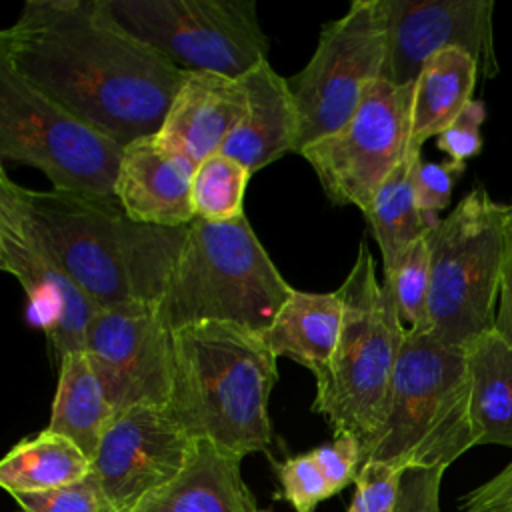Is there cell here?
I'll return each instance as SVG.
<instances>
[{"instance_id":"cell-2","label":"cell","mask_w":512,"mask_h":512,"mask_svg":"<svg viewBox=\"0 0 512 512\" xmlns=\"http://www.w3.org/2000/svg\"><path fill=\"white\" fill-rule=\"evenodd\" d=\"M8 196L98 310L152 306L162 298L188 226L132 220L116 198L30 190L0 170Z\"/></svg>"},{"instance_id":"cell-32","label":"cell","mask_w":512,"mask_h":512,"mask_svg":"<svg viewBox=\"0 0 512 512\" xmlns=\"http://www.w3.org/2000/svg\"><path fill=\"white\" fill-rule=\"evenodd\" d=\"M486 118V108L482 100H470L464 110L436 136V146L450 160L464 162L478 156L482 150L480 128Z\"/></svg>"},{"instance_id":"cell-16","label":"cell","mask_w":512,"mask_h":512,"mask_svg":"<svg viewBox=\"0 0 512 512\" xmlns=\"http://www.w3.org/2000/svg\"><path fill=\"white\" fill-rule=\"evenodd\" d=\"M196 162L164 144L156 134L124 146L114 198L142 224L178 228L194 218L192 182Z\"/></svg>"},{"instance_id":"cell-23","label":"cell","mask_w":512,"mask_h":512,"mask_svg":"<svg viewBox=\"0 0 512 512\" xmlns=\"http://www.w3.org/2000/svg\"><path fill=\"white\" fill-rule=\"evenodd\" d=\"M478 62L460 48L434 54L414 82L412 102V148L438 136L472 100Z\"/></svg>"},{"instance_id":"cell-35","label":"cell","mask_w":512,"mask_h":512,"mask_svg":"<svg viewBox=\"0 0 512 512\" xmlns=\"http://www.w3.org/2000/svg\"><path fill=\"white\" fill-rule=\"evenodd\" d=\"M462 512H512V460L462 498Z\"/></svg>"},{"instance_id":"cell-27","label":"cell","mask_w":512,"mask_h":512,"mask_svg":"<svg viewBox=\"0 0 512 512\" xmlns=\"http://www.w3.org/2000/svg\"><path fill=\"white\" fill-rule=\"evenodd\" d=\"M394 296L398 314L406 330L428 332V298H430V244L428 232L410 242L390 270L382 276Z\"/></svg>"},{"instance_id":"cell-6","label":"cell","mask_w":512,"mask_h":512,"mask_svg":"<svg viewBox=\"0 0 512 512\" xmlns=\"http://www.w3.org/2000/svg\"><path fill=\"white\" fill-rule=\"evenodd\" d=\"M472 446L466 350L446 346L430 332L406 330L382 428L360 466L448 468Z\"/></svg>"},{"instance_id":"cell-5","label":"cell","mask_w":512,"mask_h":512,"mask_svg":"<svg viewBox=\"0 0 512 512\" xmlns=\"http://www.w3.org/2000/svg\"><path fill=\"white\" fill-rule=\"evenodd\" d=\"M338 292L344 302L342 330L328 370L316 378L312 410L326 418L334 434H354L362 460L384 422L406 326L364 240Z\"/></svg>"},{"instance_id":"cell-33","label":"cell","mask_w":512,"mask_h":512,"mask_svg":"<svg viewBox=\"0 0 512 512\" xmlns=\"http://www.w3.org/2000/svg\"><path fill=\"white\" fill-rule=\"evenodd\" d=\"M310 452L326 476L332 494L342 492L356 480L360 470V442L354 434L336 432L332 442L316 446Z\"/></svg>"},{"instance_id":"cell-21","label":"cell","mask_w":512,"mask_h":512,"mask_svg":"<svg viewBox=\"0 0 512 512\" xmlns=\"http://www.w3.org/2000/svg\"><path fill=\"white\" fill-rule=\"evenodd\" d=\"M466 362L476 446L512 448V344L492 328L466 348Z\"/></svg>"},{"instance_id":"cell-9","label":"cell","mask_w":512,"mask_h":512,"mask_svg":"<svg viewBox=\"0 0 512 512\" xmlns=\"http://www.w3.org/2000/svg\"><path fill=\"white\" fill-rule=\"evenodd\" d=\"M128 34L184 72L240 78L268 60L252 0H100Z\"/></svg>"},{"instance_id":"cell-14","label":"cell","mask_w":512,"mask_h":512,"mask_svg":"<svg viewBox=\"0 0 512 512\" xmlns=\"http://www.w3.org/2000/svg\"><path fill=\"white\" fill-rule=\"evenodd\" d=\"M388 46L382 78L416 82L424 64L448 48L466 50L482 76L498 72L492 0H384Z\"/></svg>"},{"instance_id":"cell-12","label":"cell","mask_w":512,"mask_h":512,"mask_svg":"<svg viewBox=\"0 0 512 512\" xmlns=\"http://www.w3.org/2000/svg\"><path fill=\"white\" fill-rule=\"evenodd\" d=\"M84 352L116 416L134 406H166L172 386V332L152 306L98 310Z\"/></svg>"},{"instance_id":"cell-18","label":"cell","mask_w":512,"mask_h":512,"mask_svg":"<svg viewBox=\"0 0 512 512\" xmlns=\"http://www.w3.org/2000/svg\"><path fill=\"white\" fill-rule=\"evenodd\" d=\"M240 82L248 110L220 152L254 174L288 152H298L300 120L286 78L268 60L240 76Z\"/></svg>"},{"instance_id":"cell-4","label":"cell","mask_w":512,"mask_h":512,"mask_svg":"<svg viewBox=\"0 0 512 512\" xmlns=\"http://www.w3.org/2000/svg\"><path fill=\"white\" fill-rule=\"evenodd\" d=\"M292 292L244 214L194 218L154 310L168 332L226 322L260 336Z\"/></svg>"},{"instance_id":"cell-7","label":"cell","mask_w":512,"mask_h":512,"mask_svg":"<svg viewBox=\"0 0 512 512\" xmlns=\"http://www.w3.org/2000/svg\"><path fill=\"white\" fill-rule=\"evenodd\" d=\"M506 206L472 188L428 230L430 334L466 350L496 324Z\"/></svg>"},{"instance_id":"cell-20","label":"cell","mask_w":512,"mask_h":512,"mask_svg":"<svg viewBox=\"0 0 512 512\" xmlns=\"http://www.w3.org/2000/svg\"><path fill=\"white\" fill-rule=\"evenodd\" d=\"M342 318L344 302L338 290L302 292L294 288L260 338L276 358L286 356L320 378L332 362Z\"/></svg>"},{"instance_id":"cell-22","label":"cell","mask_w":512,"mask_h":512,"mask_svg":"<svg viewBox=\"0 0 512 512\" xmlns=\"http://www.w3.org/2000/svg\"><path fill=\"white\" fill-rule=\"evenodd\" d=\"M114 418L116 412L86 352L72 350L64 354L46 430L70 438L92 460Z\"/></svg>"},{"instance_id":"cell-3","label":"cell","mask_w":512,"mask_h":512,"mask_svg":"<svg viewBox=\"0 0 512 512\" xmlns=\"http://www.w3.org/2000/svg\"><path fill=\"white\" fill-rule=\"evenodd\" d=\"M276 356L254 332L202 322L172 332V386L164 406L192 438L244 458L272 444L268 400Z\"/></svg>"},{"instance_id":"cell-28","label":"cell","mask_w":512,"mask_h":512,"mask_svg":"<svg viewBox=\"0 0 512 512\" xmlns=\"http://www.w3.org/2000/svg\"><path fill=\"white\" fill-rule=\"evenodd\" d=\"M10 496L22 512H118L92 470L86 478L62 488L14 492Z\"/></svg>"},{"instance_id":"cell-11","label":"cell","mask_w":512,"mask_h":512,"mask_svg":"<svg viewBox=\"0 0 512 512\" xmlns=\"http://www.w3.org/2000/svg\"><path fill=\"white\" fill-rule=\"evenodd\" d=\"M412 102L414 82L396 86L380 78L340 130L298 152L332 204L366 210L378 186L410 152Z\"/></svg>"},{"instance_id":"cell-13","label":"cell","mask_w":512,"mask_h":512,"mask_svg":"<svg viewBox=\"0 0 512 512\" xmlns=\"http://www.w3.org/2000/svg\"><path fill=\"white\" fill-rule=\"evenodd\" d=\"M194 444L164 406H134L102 434L92 472L118 512H134L184 470Z\"/></svg>"},{"instance_id":"cell-26","label":"cell","mask_w":512,"mask_h":512,"mask_svg":"<svg viewBox=\"0 0 512 512\" xmlns=\"http://www.w3.org/2000/svg\"><path fill=\"white\" fill-rule=\"evenodd\" d=\"M252 172L238 160L216 152L198 162L192 182L196 218L224 222L244 214V192Z\"/></svg>"},{"instance_id":"cell-19","label":"cell","mask_w":512,"mask_h":512,"mask_svg":"<svg viewBox=\"0 0 512 512\" xmlns=\"http://www.w3.org/2000/svg\"><path fill=\"white\" fill-rule=\"evenodd\" d=\"M242 458L196 440L184 470L134 512H260L240 472Z\"/></svg>"},{"instance_id":"cell-34","label":"cell","mask_w":512,"mask_h":512,"mask_svg":"<svg viewBox=\"0 0 512 512\" xmlns=\"http://www.w3.org/2000/svg\"><path fill=\"white\" fill-rule=\"evenodd\" d=\"M442 466H408L402 472L400 494L392 512H440Z\"/></svg>"},{"instance_id":"cell-1","label":"cell","mask_w":512,"mask_h":512,"mask_svg":"<svg viewBox=\"0 0 512 512\" xmlns=\"http://www.w3.org/2000/svg\"><path fill=\"white\" fill-rule=\"evenodd\" d=\"M0 64L120 146L160 130L186 74L100 0H26L0 32Z\"/></svg>"},{"instance_id":"cell-8","label":"cell","mask_w":512,"mask_h":512,"mask_svg":"<svg viewBox=\"0 0 512 512\" xmlns=\"http://www.w3.org/2000/svg\"><path fill=\"white\" fill-rule=\"evenodd\" d=\"M124 146L0 64V158L34 166L52 190L114 198Z\"/></svg>"},{"instance_id":"cell-31","label":"cell","mask_w":512,"mask_h":512,"mask_svg":"<svg viewBox=\"0 0 512 512\" xmlns=\"http://www.w3.org/2000/svg\"><path fill=\"white\" fill-rule=\"evenodd\" d=\"M466 164L456 160L446 162H424L420 160L414 188L420 212L434 226L440 220V212L448 208L454 184L462 176Z\"/></svg>"},{"instance_id":"cell-24","label":"cell","mask_w":512,"mask_h":512,"mask_svg":"<svg viewBox=\"0 0 512 512\" xmlns=\"http://www.w3.org/2000/svg\"><path fill=\"white\" fill-rule=\"evenodd\" d=\"M92 460L66 436L42 430L14 444L0 462V484L8 494L44 492L86 478Z\"/></svg>"},{"instance_id":"cell-17","label":"cell","mask_w":512,"mask_h":512,"mask_svg":"<svg viewBox=\"0 0 512 512\" xmlns=\"http://www.w3.org/2000/svg\"><path fill=\"white\" fill-rule=\"evenodd\" d=\"M246 110L248 96L240 78L186 72L156 136L198 164L222 150Z\"/></svg>"},{"instance_id":"cell-10","label":"cell","mask_w":512,"mask_h":512,"mask_svg":"<svg viewBox=\"0 0 512 512\" xmlns=\"http://www.w3.org/2000/svg\"><path fill=\"white\" fill-rule=\"evenodd\" d=\"M386 46L384 0H354L340 18L322 26L308 64L286 78L300 120L298 152L354 116L370 86L382 78Z\"/></svg>"},{"instance_id":"cell-15","label":"cell","mask_w":512,"mask_h":512,"mask_svg":"<svg viewBox=\"0 0 512 512\" xmlns=\"http://www.w3.org/2000/svg\"><path fill=\"white\" fill-rule=\"evenodd\" d=\"M0 268L22 286L28 320L46 334L58 358L84 350L86 330L98 308L4 194H0Z\"/></svg>"},{"instance_id":"cell-36","label":"cell","mask_w":512,"mask_h":512,"mask_svg":"<svg viewBox=\"0 0 512 512\" xmlns=\"http://www.w3.org/2000/svg\"><path fill=\"white\" fill-rule=\"evenodd\" d=\"M494 328L512 344V202L506 206L504 254L500 270V294Z\"/></svg>"},{"instance_id":"cell-30","label":"cell","mask_w":512,"mask_h":512,"mask_svg":"<svg viewBox=\"0 0 512 512\" xmlns=\"http://www.w3.org/2000/svg\"><path fill=\"white\" fill-rule=\"evenodd\" d=\"M402 472L404 468L384 462H366L360 466L348 512H392L400 494Z\"/></svg>"},{"instance_id":"cell-29","label":"cell","mask_w":512,"mask_h":512,"mask_svg":"<svg viewBox=\"0 0 512 512\" xmlns=\"http://www.w3.org/2000/svg\"><path fill=\"white\" fill-rule=\"evenodd\" d=\"M280 498L288 500L296 512H314V508L334 496L326 476L316 464L312 452L286 458L278 466Z\"/></svg>"},{"instance_id":"cell-25","label":"cell","mask_w":512,"mask_h":512,"mask_svg":"<svg viewBox=\"0 0 512 512\" xmlns=\"http://www.w3.org/2000/svg\"><path fill=\"white\" fill-rule=\"evenodd\" d=\"M420 160L422 150L410 146L406 158L378 186L370 204L364 210V216L382 254L384 272L392 268L400 252L410 242L424 236L432 228V224L420 212L416 200L414 178Z\"/></svg>"}]
</instances>
